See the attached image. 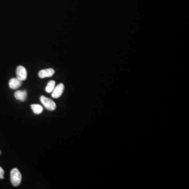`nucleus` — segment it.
Wrapping results in <instances>:
<instances>
[{
    "mask_svg": "<svg viewBox=\"0 0 189 189\" xmlns=\"http://www.w3.org/2000/svg\"><path fill=\"white\" fill-rule=\"evenodd\" d=\"M4 171L3 168L0 167V179H4Z\"/></svg>",
    "mask_w": 189,
    "mask_h": 189,
    "instance_id": "9d476101",
    "label": "nucleus"
},
{
    "mask_svg": "<svg viewBox=\"0 0 189 189\" xmlns=\"http://www.w3.org/2000/svg\"><path fill=\"white\" fill-rule=\"evenodd\" d=\"M55 87V81H50L47 84V86L46 87L45 90L46 92L48 93H50L52 92Z\"/></svg>",
    "mask_w": 189,
    "mask_h": 189,
    "instance_id": "1a4fd4ad",
    "label": "nucleus"
},
{
    "mask_svg": "<svg viewBox=\"0 0 189 189\" xmlns=\"http://www.w3.org/2000/svg\"><path fill=\"white\" fill-rule=\"evenodd\" d=\"M55 73V70L53 69H47L40 70L38 73V76L41 78L50 77Z\"/></svg>",
    "mask_w": 189,
    "mask_h": 189,
    "instance_id": "39448f33",
    "label": "nucleus"
},
{
    "mask_svg": "<svg viewBox=\"0 0 189 189\" xmlns=\"http://www.w3.org/2000/svg\"><path fill=\"white\" fill-rule=\"evenodd\" d=\"M10 176L13 186L17 187L20 185L22 181V175L17 168H14L11 170Z\"/></svg>",
    "mask_w": 189,
    "mask_h": 189,
    "instance_id": "f257e3e1",
    "label": "nucleus"
},
{
    "mask_svg": "<svg viewBox=\"0 0 189 189\" xmlns=\"http://www.w3.org/2000/svg\"><path fill=\"white\" fill-rule=\"evenodd\" d=\"M40 100L44 106L49 111H53L56 108V104L54 101L49 98L46 97L44 96H41Z\"/></svg>",
    "mask_w": 189,
    "mask_h": 189,
    "instance_id": "f03ea898",
    "label": "nucleus"
},
{
    "mask_svg": "<svg viewBox=\"0 0 189 189\" xmlns=\"http://www.w3.org/2000/svg\"><path fill=\"white\" fill-rule=\"evenodd\" d=\"M31 107L33 112L37 115H39L43 111V108L40 104H33Z\"/></svg>",
    "mask_w": 189,
    "mask_h": 189,
    "instance_id": "6e6552de",
    "label": "nucleus"
},
{
    "mask_svg": "<svg viewBox=\"0 0 189 189\" xmlns=\"http://www.w3.org/2000/svg\"><path fill=\"white\" fill-rule=\"evenodd\" d=\"M64 85L62 83L59 84L56 87H55L54 89L52 92V97L54 98H58L61 96L64 90Z\"/></svg>",
    "mask_w": 189,
    "mask_h": 189,
    "instance_id": "20e7f679",
    "label": "nucleus"
},
{
    "mask_svg": "<svg viewBox=\"0 0 189 189\" xmlns=\"http://www.w3.org/2000/svg\"><path fill=\"white\" fill-rule=\"evenodd\" d=\"M22 81L18 78H13L10 80L9 85L11 89H16L19 88L22 85Z\"/></svg>",
    "mask_w": 189,
    "mask_h": 189,
    "instance_id": "423d86ee",
    "label": "nucleus"
},
{
    "mask_svg": "<svg viewBox=\"0 0 189 189\" xmlns=\"http://www.w3.org/2000/svg\"><path fill=\"white\" fill-rule=\"evenodd\" d=\"M1 153H2V152L0 150V155H1Z\"/></svg>",
    "mask_w": 189,
    "mask_h": 189,
    "instance_id": "9b49d317",
    "label": "nucleus"
},
{
    "mask_svg": "<svg viewBox=\"0 0 189 189\" xmlns=\"http://www.w3.org/2000/svg\"><path fill=\"white\" fill-rule=\"evenodd\" d=\"M16 74L17 78L21 81H25L27 78V70L23 66H19L17 67Z\"/></svg>",
    "mask_w": 189,
    "mask_h": 189,
    "instance_id": "7ed1b4c3",
    "label": "nucleus"
},
{
    "mask_svg": "<svg viewBox=\"0 0 189 189\" xmlns=\"http://www.w3.org/2000/svg\"><path fill=\"white\" fill-rule=\"evenodd\" d=\"M14 96L16 99L23 101L27 98V92L25 90H18L15 93Z\"/></svg>",
    "mask_w": 189,
    "mask_h": 189,
    "instance_id": "0eeeda50",
    "label": "nucleus"
}]
</instances>
